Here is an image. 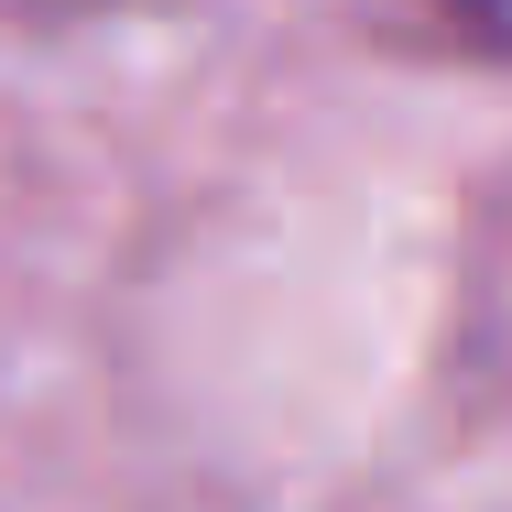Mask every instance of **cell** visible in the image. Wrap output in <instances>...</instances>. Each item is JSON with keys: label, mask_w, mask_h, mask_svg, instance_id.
I'll list each match as a JSON object with an SVG mask.
<instances>
[{"label": "cell", "mask_w": 512, "mask_h": 512, "mask_svg": "<svg viewBox=\"0 0 512 512\" xmlns=\"http://www.w3.org/2000/svg\"><path fill=\"white\" fill-rule=\"evenodd\" d=\"M458 11V33H480L491 55H512V0H447Z\"/></svg>", "instance_id": "cell-1"}]
</instances>
